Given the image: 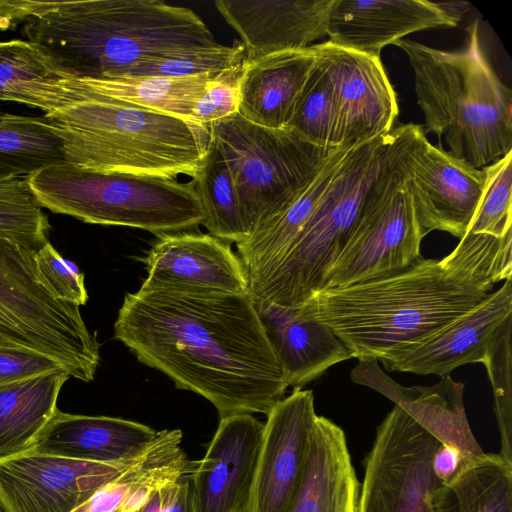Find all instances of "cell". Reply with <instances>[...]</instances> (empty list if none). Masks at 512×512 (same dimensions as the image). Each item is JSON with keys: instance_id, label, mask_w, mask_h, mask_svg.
I'll return each instance as SVG.
<instances>
[{"instance_id": "obj_44", "label": "cell", "mask_w": 512, "mask_h": 512, "mask_svg": "<svg viewBox=\"0 0 512 512\" xmlns=\"http://www.w3.org/2000/svg\"><path fill=\"white\" fill-rule=\"evenodd\" d=\"M11 177H20V176H18L16 173H14L9 168L0 164V180L6 179V178H11Z\"/></svg>"}, {"instance_id": "obj_45", "label": "cell", "mask_w": 512, "mask_h": 512, "mask_svg": "<svg viewBox=\"0 0 512 512\" xmlns=\"http://www.w3.org/2000/svg\"><path fill=\"white\" fill-rule=\"evenodd\" d=\"M0 512H3L1 508H0Z\"/></svg>"}, {"instance_id": "obj_35", "label": "cell", "mask_w": 512, "mask_h": 512, "mask_svg": "<svg viewBox=\"0 0 512 512\" xmlns=\"http://www.w3.org/2000/svg\"><path fill=\"white\" fill-rule=\"evenodd\" d=\"M243 60L244 48L241 42L234 41L231 46L219 44L190 52L145 58L123 70L118 77H186L220 73L241 64Z\"/></svg>"}, {"instance_id": "obj_1", "label": "cell", "mask_w": 512, "mask_h": 512, "mask_svg": "<svg viewBox=\"0 0 512 512\" xmlns=\"http://www.w3.org/2000/svg\"><path fill=\"white\" fill-rule=\"evenodd\" d=\"M114 338L220 418L267 415L288 385L256 303L244 294L174 288L126 293Z\"/></svg>"}, {"instance_id": "obj_40", "label": "cell", "mask_w": 512, "mask_h": 512, "mask_svg": "<svg viewBox=\"0 0 512 512\" xmlns=\"http://www.w3.org/2000/svg\"><path fill=\"white\" fill-rule=\"evenodd\" d=\"M61 370L66 371L58 361L42 353L0 346V385Z\"/></svg>"}, {"instance_id": "obj_17", "label": "cell", "mask_w": 512, "mask_h": 512, "mask_svg": "<svg viewBox=\"0 0 512 512\" xmlns=\"http://www.w3.org/2000/svg\"><path fill=\"white\" fill-rule=\"evenodd\" d=\"M510 316L512 279L469 311L381 362L391 371L448 376L462 365L483 363L494 335Z\"/></svg>"}, {"instance_id": "obj_39", "label": "cell", "mask_w": 512, "mask_h": 512, "mask_svg": "<svg viewBox=\"0 0 512 512\" xmlns=\"http://www.w3.org/2000/svg\"><path fill=\"white\" fill-rule=\"evenodd\" d=\"M242 65L243 62L212 79L193 109V122L209 127L211 123L238 112Z\"/></svg>"}, {"instance_id": "obj_20", "label": "cell", "mask_w": 512, "mask_h": 512, "mask_svg": "<svg viewBox=\"0 0 512 512\" xmlns=\"http://www.w3.org/2000/svg\"><path fill=\"white\" fill-rule=\"evenodd\" d=\"M333 0H216L215 7L239 34L244 59L303 49L327 36Z\"/></svg>"}, {"instance_id": "obj_11", "label": "cell", "mask_w": 512, "mask_h": 512, "mask_svg": "<svg viewBox=\"0 0 512 512\" xmlns=\"http://www.w3.org/2000/svg\"><path fill=\"white\" fill-rule=\"evenodd\" d=\"M441 440L395 405L376 429L365 460L358 512H434L443 484L432 459Z\"/></svg>"}, {"instance_id": "obj_41", "label": "cell", "mask_w": 512, "mask_h": 512, "mask_svg": "<svg viewBox=\"0 0 512 512\" xmlns=\"http://www.w3.org/2000/svg\"><path fill=\"white\" fill-rule=\"evenodd\" d=\"M191 470L164 486L162 512H195Z\"/></svg>"}, {"instance_id": "obj_7", "label": "cell", "mask_w": 512, "mask_h": 512, "mask_svg": "<svg viewBox=\"0 0 512 512\" xmlns=\"http://www.w3.org/2000/svg\"><path fill=\"white\" fill-rule=\"evenodd\" d=\"M26 178L42 207L86 223L158 236L196 229L206 218L193 180L102 173L67 162Z\"/></svg>"}, {"instance_id": "obj_4", "label": "cell", "mask_w": 512, "mask_h": 512, "mask_svg": "<svg viewBox=\"0 0 512 512\" xmlns=\"http://www.w3.org/2000/svg\"><path fill=\"white\" fill-rule=\"evenodd\" d=\"M75 101L43 117L66 162L102 173L192 179L207 153L209 127L79 88Z\"/></svg>"}, {"instance_id": "obj_2", "label": "cell", "mask_w": 512, "mask_h": 512, "mask_svg": "<svg viewBox=\"0 0 512 512\" xmlns=\"http://www.w3.org/2000/svg\"><path fill=\"white\" fill-rule=\"evenodd\" d=\"M512 230L466 235L441 259L420 258L375 279L313 292L292 308L328 326L359 360L383 361L479 304L512 279Z\"/></svg>"}, {"instance_id": "obj_18", "label": "cell", "mask_w": 512, "mask_h": 512, "mask_svg": "<svg viewBox=\"0 0 512 512\" xmlns=\"http://www.w3.org/2000/svg\"><path fill=\"white\" fill-rule=\"evenodd\" d=\"M264 424L252 414L220 418L203 459L191 470L195 512H244Z\"/></svg>"}, {"instance_id": "obj_21", "label": "cell", "mask_w": 512, "mask_h": 512, "mask_svg": "<svg viewBox=\"0 0 512 512\" xmlns=\"http://www.w3.org/2000/svg\"><path fill=\"white\" fill-rule=\"evenodd\" d=\"M351 379L392 400L442 443L459 449L465 459L484 452L467 421L464 383L456 382L448 375L432 386H402L390 378L376 360H359L351 370Z\"/></svg>"}, {"instance_id": "obj_13", "label": "cell", "mask_w": 512, "mask_h": 512, "mask_svg": "<svg viewBox=\"0 0 512 512\" xmlns=\"http://www.w3.org/2000/svg\"><path fill=\"white\" fill-rule=\"evenodd\" d=\"M137 459L98 463L31 449L0 459V508L3 512H72Z\"/></svg>"}, {"instance_id": "obj_23", "label": "cell", "mask_w": 512, "mask_h": 512, "mask_svg": "<svg viewBox=\"0 0 512 512\" xmlns=\"http://www.w3.org/2000/svg\"><path fill=\"white\" fill-rule=\"evenodd\" d=\"M317 57L318 46L312 44L244 59L238 113L263 127L286 128Z\"/></svg>"}, {"instance_id": "obj_42", "label": "cell", "mask_w": 512, "mask_h": 512, "mask_svg": "<svg viewBox=\"0 0 512 512\" xmlns=\"http://www.w3.org/2000/svg\"><path fill=\"white\" fill-rule=\"evenodd\" d=\"M464 456L456 447L441 443L434 453L432 468L442 483L452 480L465 462Z\"/></svg>"}, {"instance_id": "obj_5", "label": "cell", "mask_w": 512, "mask_h": 512, "mask_svg": "<svg viewBox=\"0 0 512 512\" xmlns=\"http://www.w3.org/2000/svg\"><path fill=\"white\" fill-rule=\"evenodd\" d=\"M467 34L457 51L403 39L394 45L412 68L427 131L440 147L444 137L449 154L482 169L512 151V91L484 54L477 21Z\"/></svg>"}, {"instance_id": "obj_37", "label": "cell", "mask_w": 512, "mask_h": 512, "mask_svg": "<svg viewBox=\"0 0 512 512\" xmlns=\"http://www.w3.org/2000/svg\"><path fill=\"white\" fill-rule=\"evenodd\" d=\"M482 169L484 189L467 233L500 239L512 230V151Z\"/></svg>"}, {"instance_id": "obj_24", "label": "cell", "mask_w": 512, "mask_h": 512, "mask_svg": "<svg viewBox=\"0 0 512 512\" xmlns=\"http://www.w3.org/2000/svg\"><path fill=\"white\" fill-rule=\"evenodd\" d=\"M359 492L345 432L317 415L303 479L288 512H358Z\"/></svg>"}, {"instance_id": "obj_38", "label": "cell", "mask_w": 512, "mask_h": 512, "mask_svg": "<svg viewBox=\"0 0 512 512\" xmlns=\"http://www.w3.org/2000/svg\"><path fill=\"white\" fill-rule=\"evenodd\" d=\"M38 268L55 295L68 303L81 306L88 301L84 274L79 267L65 259L48 242L36 252Z\"/></svg>"}, {"instance_id": "obj_34", "label": "cell", "mask_w": 512, "mask_h": 512, "mask_svg": "<svg viewBox=\"0 0 512 512\" xmlns=\"http://www.w3.org/2000/svg\"><path fill=\"white\" fill-rule=\"evenodd\" d=\"M42 208L26 177L0 180V239L37 252L49 242Z\"/></svg>"}, {"instance_id": "obj_15", "label": "cell", "mask_w": 512, "mask_h": 512, "mask_svg": "<svg viewBox=\"0 0 512 512\" xmlns=\"http://www.w3.org/2000/svg\"><path fill=\"white\" fill-rule=\"evenodd\" d=\"M331 76L336 125L334 144H353L389 133L399 113L396 92L378 57L319 43Z\"/></svg>"}, {"instance_id": "obj_30", "label": "cell", "mask_w": 512, "mask_h": 512, "mask_svg": "<svg viewBox=\"0 0 512 512\" xmlns=\"http://www.w3.org/2000/svg\"><path fill=\"white\" fill-rule=\"evenodd\" d=\"M432 505L434 512H512V463L485 452L465 460Z\"/></svg>"}, {"instance_id": "obj_16", "label": "cell", "mask_w": 512, "mask_h": 512, "mask_svg": "<svg viewBox=\"0 0 512 512\" xmlns=\"http://www.w3.org/2000/svg\"><path fill=\"white\" fill-rule=\"evenodd\" d=\"M139 261L147 271L144 288L249 292L248 273L231 245L196 229L158 235Z\"/></svg>"}, {"instance_id": "obj_10", "label": "cell", "mask_w": 512, "mask_h": 512, "mask_svg": "<svg viewBox=\"0 0 512 512\" xmlns=\"http://www.w3.org/2000/svg\"><path fill=\"white\" fill-rule=\"evenodd\" d=\"M417 127L374 181L344 247L316 291L386 276L422 257L425 234L401 165V154Z\"/></svg>"}, {"instance_id": "obj_3", "label": "cell", "mask_w": 512, "mask_h": 512, "mask_svg": "<svg viewBox=\"0 0 512 512\" xmlns=\"http://www.w3.org/2000/svg\"><path fill=\"white\" fill-rule=\"evenodd\" d=\"M27 40L75 78H115L142 59L219 45L191 9L160 0H0V29Z\"/></svg>"}, {"instance_id": "obj_14", "label": "cell", "mask_w": 512, "mask_h": 512, "mask_svg": "<svg viewBox=\"0 0 512 512\" xmlns=\"http://www.w3.org/2000/svg\"><path fill=\"white\" fill-rule=\"evenodd\" d=\"M316 416L314 393L302 388L268 412L244 512H288L303 479Z\"/></svg>"}, {"instance_id": "obj_12", "label": "cell", "mask_w": 512, "mask_h": 512, "mask_svg": "<svg viewBox=\"0 0 512 512\" xmlns=\"http://www.w3.org/2000/svg\"><path fill=\"white\" fill-rule=\"evenodd\" d=\"M401 165L425 236L444 231L463 238L483 193L484 170L432 145L421 125L403 150Z\"/></svg>"}, {"instance_id": "obj_29", "label": "cell", "mask_w": 512, "mask_h": 512, "mask_svg": "<svg viewBox=\"0 0 512 512\" xmlns=\"http://www.w3.org/2000/svg\"><path fill=\"white\" fill-rule=\"evenodd\" d=\"M217 74L206 73L186 77L133 76L107 79H83L70 75L64 81V85L193 122V109Z\"/></svg>"}, {"instance_id": "obj_28", "label": "cell", "mask_w": 512, "mask_h": 512, "mask_svg": "<svg viewBox=\"0 0 512 512\" xmlns=\"http://www.w3.org/2000/svg\"><path fill=\"white\" fill-rule=\"evenodd\" d=\"M66 371L0 385V459L30 450L54 416Z\"/></svg>"}, {"instance_id": "obj_19", "label": "cell", "mask_w": 512, "mask_h": 512, "mask_svg": "<svg viewBox=\"0 0 512 512\" xmlns=\"http://www.w3.org/2000/svg\"><path fill=\"white\" fill-rule=\"evenodd\" d=\"M439 2L428 0H333L327 36L333 45L380 58L382 49L408 34L456 27Z\"/></svg>"}, {"instance_id": "obj_31", "label": "cell", "mask_w": 512, "mask_h": 512, "mask_svg": "<svg viewBox=\"0 0 512 512\" xmlns=\"http://www.w3.org/2000/svg\"><path fill=\"white\" fill-rule=\"evenodd\" d=\"M66 162L61 138L44 117L0 115V164L18 176Z\"/></svg>"}, {"instance_id": "obj_43", "label": "cell", "mask_w": 512, "mask_h": 512, "mask_svg": "<svg viewBox=\"0 0 512 512\" xmlns=\"http://www.w3.org/2000/svg\"><path fill=\"white\" fill-rule=\"evenodd\" d=\"M166 484L152 491L148 498L132 512H162L164 496L163 490Z\"/></svg>"}, {"instance_id": "obj_6", "label": "cell", "mask_w": 512, "mask_h": 512, "mask_svg": "<svg viewBox=\"0 0 512 512\" xmlns=\"http://www.w3.org/2000/svg\"><path fill=\"white\" fill-rule=\"evenodd\" d=\"M416 124L355 143L284 256L249 282L256 303L294 308L315 292L340 254L374 181L410 139Z\"/></svg>"}, {"instance_id": "obj_32", "label": "cell", "mask_w": 512, "mask_h": 512, "mask_svg": "<svg viewBox=\"0 0 512 512\" xmlns=\"http://www.w3.org/2000/svg\"><path fill=\"white\" fill-rule=\"evenodd\" d=\"M205 211L208 233L228 244L247 238L237 191L228 166L210 140L200 170L192 179Z\"/></svg>"}, {"instance_id": "obj_9", "label": "cell", "mask_w": 512, "mask_h": 512, "mask_svg": "<svg viewBox=\"0 0 512 512\" xmlns=\"http://www.w3.org/2000/svg\"><path fill=\"white\" fill-rule=\"evenodd\" d=\"M0 346L34 350L58 361L70 377L94 379L97 334L79 306L59 299L42 276L36 252L0 239Z\"/></svg>"}, {"instance_id": "obj_25", "label": "cell", "mask_w": 512, "mask_h": 512, "mask_svg": "<svg viewBox=\"0 0 512 512\" xmlns=\"http://www.w3.org/2000/svg\"><path fill=\"white\" fill-rule=\"evenodd\" d=\"M256 306L288 387L302 388L335 364L353 358L325 324L303 317L292 308L266 303Z\"/></svg>"}, {"instance_id": "obj_27", "label": "cell", "mask_w": 512, "mask_h": 512, "mask_svg": "<svg viewBox=\"0 0 512 512\" xmlns=\"http://www.w3.org/2000/svg\"><path fill=\"white\" fill-rule=\"evenodd\" d=\"M70 76L40 47L28 40L0 42V100L55 113L75 101L65 87Z\"/></svg>"}, {"instance_id": "obj_26", "label": "cell", "mask_w": 512, "mask_h": 512, "mask_svg": "<svg viewBox=\"0 0 512 512\" xmlns=\"http://www.w3.org/2000/svg\"><path fill=\"white\" fill-rule=\"evenodd\" d=\"M354 144L339 146L286 209L236 244L237 254L248 273L249 282L264 274L284 256L314 212L344 156Z\"/></svg>"}, {"instance_id": "obj_36", "label": "cell", "mask_w": 512, "mask_h": 512, "mask_svg": "<svg viewBox=\"0 0 512 512\" xmlns=\"http://www.w3.org/2000/svg\"><path fill=\"white\" fill-rule=\"evenodd\" d=\"M512 316L494 335L483 365L490 379L501 438L500 456L512 463Z\"/></svg>"}, {"instance_id": "obj_8", "label": "cell", "mask_w": 512, "mask_h": 512, "mask_svg": "<svg viewBox=\"0 0 512 512\" xmlns=\"http://www.w3.org/2000/svg\"><path fill=\"white\" fill-rule=\"evenodd\" d=\"M209 132L233 179L247 237L286 209L339 147L257 125L238 112L211 123Z\"/></svg>"}, {"instance_id": "obj_33", "label": "cell", "mask_w": 512, "mask_h": 512, "mask_svg": "<svg viewBox=\"0 0 512 512\" xmlns=\"http://www.w3.org/2000/svg\"><path fill=\"white\" fill-rule=\"evenodd\" d=\"M317 46V61L286 128L312 143L335 147L336 103L333 84L319 43Z\"/></svg>"}, {"instance_id": "obj_22", "label": "cell", "mask_w": 512, "mask_h": 512, "mask_svg": "<svg viewBox=\"0 0 512 512\" xmlns=\"http://www.w3.org/2000/svg\"><path fill=\"white\" fill-rule=\"evenodd\" d=\"M157 434L139 422L69 414L57 409L31 450L98 463L128 462L144 454Z\"/></svg>"}]
</instances>
